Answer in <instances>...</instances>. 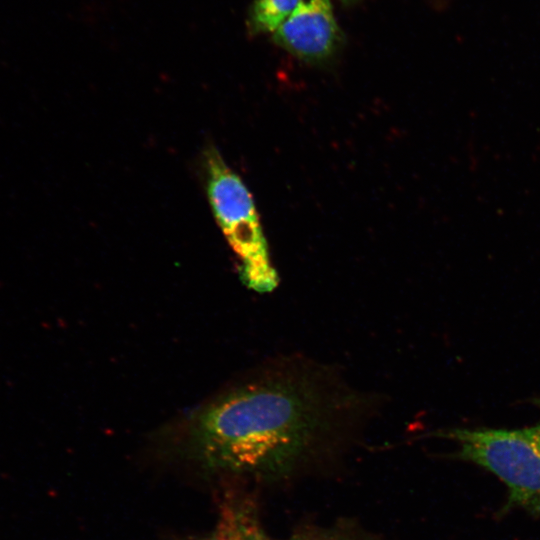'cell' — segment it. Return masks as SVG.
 Wrapping results in <instances>:
<instances>
[{"label": "cell", "mask_w": 540, "mask_h": 540, "mask_svg": "<svg viewBox=\"0 0 540 540\" xmlns=\"http://www.w3.org/2000/svg\"><path fill=\"white\" fill-rule=\"evenodd\" d=\"M374 400L331 367L284 357L198 411L193 432L204 458L232 470H277L336 424L373 412Z\"/></svg>", "instance_id": "cell-1"}, {"label": "cell", "mask_w": 540, "mask_h": 540, "mask_svg": "<svg viewBox=\"0 0 540 540\" xmlns=\"http://www.w3.org/2000/svg\"><path fill=\"white\" fill-rule=\"evenodd\" d=\"M206 167L210 204L223 234L241 261L243 283L256 292L273 291L279 278L270 262L249 191L217 151L207 153Z\"/></svg>", "instance_id": "cell-2"}, {"label": "cell", "mask_w": 540, "mask_h": 540, "mask_svg": "<svg viewBox=\"0 0 540 540\" xmlns=\"http://www.w3.org/2000/svg\"><path fill=\"white\" fill-rule=\"evenodd\" d=\"M441 436L457 443L460 459L497 476L510 505L540 516V420L521 429L457 428Z\"/></svg>", "instance_id": "cell-3"}, {"label": "cell", "mask_w": 540, "mask_h": 540, "mask_svg": "<svg viewBox=\"0 0 540 540\" xmlns=\"http://www.w3.org/2000/svg\"><path fill=\"white\" fill-rule=\"evenodd\" d=\"M272 36L276 44L302 60L330 58L340 44L331 0H303Z\"/></svg>", "instance_id": "cell-4"}, {"label": "cell", "mask_w": 540, "mask_h": 540, "mask_svg": "<svg viewBox=\"0 0 540 540\" xmlns=\"http://www.w3.org/2000/svg\"><path fill=\"white\" fill-rule=\"evenodd\" d=\"M202 540H269L252 509L225 501L213 531Z\"/></svg>", "instance_id": "cell-5"}, {"label": "cell", "mask_w": 540, "mask_h": 540, "mask_svg": "<svg viewBox=\"0 0 540 540\" xmlns=\"http://www.w3.org/2000/svg\"><path fill=\"white\" fill-rule=\"evenodd\" d=\"M303 0H256L250 24L258 33H273Z\"/></svg>", "instance_id": "cell-6"}, {"label": "cell", "mask_w": 540, "mask_h": 540, "mask_svg": "<svg viewBox=\"0 0 540 540\" xmlns=\"http://www.w3.org/2000/svg\"><path fill=\"white\" fill-rule=\"evenodd\" d=\"M341 1H342L343 3H345V4H351V3H353V2H355V1H357V0H341Z\"/></svg>", "instance_id": "cell-7"}]
</instances>
